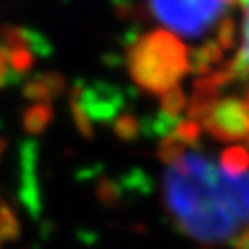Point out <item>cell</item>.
<instances>
[{"mask_svg": "<svg viewBox=\"0 0 249 249\" xmlns=\"http://www.w3.org/2000/svg\"><path fill=\"white\" fill-rule=\"evenodd\" d=\"M224 55L226 53L216 43V39L204 41L202 45L195 47L189 53V73H193L196 77H206V75L214 73V67L222 63Z\"/></svg>", "mask_w": 249, "mask_h": 249, "instance_id": "9c48e42d", "label": "cell"}, {"mask_svg": "<svg viewBox=\"0 0 249 249\" xmlns=\"http://www.w3.org/2000/svg\"><path fill=\"white\" fill-rule=\"evenodd\" d=\"M202 126L198 122L191 120V118H186V120H180L177 124V128L173 130L171 138L175 142H178L180 145H198L200 143V136H202Z\"/></svg>", "mask_w": 249, "mask_h": 249, "instance_id": "e0dca14e", "label": "cell"}, {"mask_svg": "<svg viewBox=\"0 0 249 249\" xmlns=\"http://www.w3.org/2000/svg\"><path fill=\"white\" fill-rule=\"evenodd\" d=\"M200 126L218 142H249V110L237 96L218 98L212 110L200 120Z\"/></svg>", "mask_w": 249, "mask_h": 249, "instance_id": "277c9868", "label": "cell"}, {"mask_svg": "<svg viewBox=\"0 0 249 249\" xmlns=\"http://www.w3.org/2000/svg\"><path fill=\"white\" fill-rule=\"evenodd\" d=\"M126 195L122 189V184L118 178L112 177H100L96 182V198L104 204V206H116L122 196Z\"/></svg>", "mask_w": 249, "mask_h": 249, "instance_id": "ac0fdd59", "label": "cell"}, {"mask_svg": "<svg viewBox=\"0 0 249 249\" xmlns=\"http://www.w3.org/2000/svg\"><path fill=\"white\" fill-rule=\"evenodd\" d=\"M37 161H39V145L34 140H26L20 145V182H18V200L26 208V212L37 220L41 216V186L37 177Z\"/></svg>", "mask_w": 249, "mask_h": 249, "instance_id": "8992f818", "label": "cell"}, {"mask_svg": "<svg viewBox=\"0 0 249 249\" xmlns=\"http://www.w3.org/2000/svg\"><path fill=\"white\" fill-rule=\"evenodd\" d=\"M69 110H71V118H73V124H75L77 132L85 140H92V136H94L92 122L87 116V112H85V108H83V104H81L79 94H77L75 89H71V92H69Z\"/></svg>", "mask_w": 249, "mask_h": 249, "instance_id": "9a60e30c", "label": "cell"}, {"mask_svg": "<svg viewBox=\"0 0 249 249\" xmlns=\"http://www.w3.org/2000/svg\"><path fill=\"white\" fill-rule=\"evenodd\" d=\"M231 247L233 249H249V228L231 239Z\"/></svg>", "mask_w": 249, "mask_h": 249, "instance_id": "603a6c76", "label": "cell"}, {"mask_svg": "<svg viewBox=\"0 0 249 249\" xmlns=\"http://www.w3.org/2000/svg\"><path fill=\"white\" fill-rule=\"evenodd\" d=\"M220 180V167L198 151H186L163 177L169 214L186 235L200 243L228 241L239 226L224 204Z\"/></svg>", "mask_w": 249, "mask_h": 249, "instance_id": "6da1fadb", "label": "cell"}, {"mask_svg": "<svg viewBox=\"0 0 249 249\" xmlns=\"http://www.w3.org/2000/svg\"><path fill=\"white\" fill-rule=\"evenodd\" d=\"M222 198L228 212L239 226L249 224V173L241 177H228L222 173Z\"/></svg>", "mask_w": 249, "mask_h": 249, "instance_id": "52a82bcc", "label": "cell"}, {"mask_svg": "<svg viewBox=\"0 0 249 249\" xmlns=\"http://www.w3.org/2000/svg\"><path fill=\"white\" fill-rule=\"evenodd\" d=\"M249 169V149L243 145L226 147L220 155V171L228 177H241Z\"/></svg>", "mask_w": 249, "mask_h": 249, "instance_id": "8fae6325", "label": "cell"}, {"mask_svg": "<svg viewBox=\"0 0 249 249\" xmlns=\"http://www.w3.org/2000/svg\"><path fill=\"white\" fill-rule=\"evenodd\" d=\"M243 45L239 47L249 61V2H243Z\"/></svg>", "mask_w": 249, "mask_h": 249, "instance_id": "7402d4cb", "label": "cell"}, {"mask_svg": "<svg viewBox=\"0 0 249 249\" xmlns=\"http://www.w3.org/2000/svg\"><path fill=\"white\" fill-rule=\"evenodd\" d=\"M73 89L77 90L79 100L90 122H102V124L114 122L120 116L124 104H126L124 90L106 81H92V83L77 81Z\"/></svg>", "mask_w": 249, "mask_h": 249, "instance_id": "5b68a950", "label": "cell"}, {"mask_svg": "<svg viewBox=\"0 0 249 249\" xmlns=\"http://www.w3.org/2000/svg\"><path fill=\"white\" fill-rule=\"evenodd\" d=\"M184 108H186V96H184V90L180 87H173L161 94V108H159L161 112L175 116V118H180V112Z\"/></svg>", "mask_w": 249, "mask_h": 249, "instance_id": "d6986e66", "label": "cell"}, {"mask_svg": "<svg viewBox=\"0 0 249 249\" xmlns=\"http://www.w3.org/2000/svg\"><path fill=\"white\" fill-rule=\"evenodd\" d=\"M235 0H147L149 14L171 32L198 39L212 30Z\"/></svg>", "mask_w": 249, "mask_h": 249, "instance_id": "3957f363", "label": "cell"}, {"mask_svg": "<svg viewBox=\"0 0 249 249\" xmlns=\"http://www.w3.org/2000/svg\"><path fill=\"white\" fill-rule=\"evenodd\" d=\"M112 130L120 142L132 143L142 136V120L134 112H124L112 122Z\"/></svg>", "mask_w": 249, "mask_h": 249, "instance_id": "4fadbf2b", "label": "cell"}, {"mask_svg": "<svg viewBox=\"0 0 249 249\" xmlns=\"http://www.w3.org/2000/svg\"><path fill=\"white\" fill-rule=\"evenodd\" d=\"M53 120V108L47 102H36L22 114V128L28 136H39Z\"/></svg>", "mask_w": 249, "mask_h": 249, "instance_id": "30bf717a", "label": "cell"}, {"mask_svg": "<svg viewBox=\"0 0 249 249\" xmlns=\"http://www.w3.org/2000/svg\"><path fill=\"white\" fill-rule=\"evenodd\" d=\"M4 149H6V140H2V138H0V157H2Z\"/></svg>", "mask_w": 249, "mask_h": 249, "instance_id": "cb8c5ba5", "label": "cell"}, {"mask_svg": "<svg viewBox=\"0 0 249 249\" xmlns=\"http://www.w3.org/2000/svg\"><path fill=\"white\" fill-rule=\"evenodd\" d=\"M126 65L142 90L161 96L189 73V51L171 32L151 30L128 47Z\"/></svg>", "mask_w": 249, "mask_h": 249, "instance_id": "7a4b0ae2", "label": "cell"}, {"mask_svg": "<svg viewBox=\"0 0 249 249\" xmlns=\"http://www.w3.org/2000/svg\"><path fill=\"white\" fill-rule=\"evenodd\" d=\"M67 92V79L59 71H45L32 75L22 85V94L34 102H51Z\"/></svg>", "mask_w": 249, "mask_h": 249, "instance_id": "ba28073f", "label": "cell"}, {"mask_svg": "<svg viewBox=\"0 0 249 249\" xmlns=\"http://www.w3.org/2000/svg\"><path fill=\"white\" fill-rule=\"evenodd\" d=\"M22 233L20 220L14 212V208L8 202H0V245L8 241H16Z\"/></svg>", "mask_w": 249, "mask_h": 249, "instance_id": "5bb4252c", "label": "cell"}, {"mask_svg": "<svg viewBox=\"0 0 249 249\" xmlns=\"http://www.w3.org/2000/svg\"><path fill=\"white\" fill-rule=\"evenodd\" d=\"M184 153H186L184 145H180L178 142H175L171 136L165 138V140H161V143H159V147H157V157H159L163 163H167L169 167H171L173 163H177Z\"/></svg>", "mask_w": 249, "mask_h": 249, "instance_id": "44dd1931", "label": "cell"}, {"mask_svg": "<svg viewBox=\"0 0 249 249\" xmlns=\"http://www.w3.org/2000/svg\"><path fill=\"white\" fill-rule=\"evenodd\" d=\"M237 41V24L231 16H224L218 22V30H216V43L222 47V51H230L233 49Z\"/></svg>", "mask_w": 249, "mask_h": 249, "instance_id": "ffe728a7", "label": "cell"}, {"mask_svg": "<svg viewBox=\"0 0 249 249\" xmlns=\"http://www.w3.org/2000/svg\"><path fill=\"white\" fill-rule=\"evenodd\" d=\"M36 61H37V57L28 47H18V49L8 51L6 65H8V71H12L14 75L24 79V75L30 73L36 67Z\"/></svg>", "mask_w": 249, "mask_h": 249, "instance_id": "2e32d148", "label": "cell"}, {"mask_svg": "<svg viewBox=\"0 0 249 249\" xmlns=\"http://www.w3.org/2000/svg\"><path fill=\"white\" fill-rule=\"evenodd\" d=\"M180 122V118L169 116L165 112H155L147 118L142 120V134H145L147 138H169L173 134V130L177 128V124Z\"/></svg>", "mask_w": 249, "mask_h": 249, "instance_id": "7c38bea8", "label": "cell"}]
</instances>
